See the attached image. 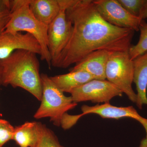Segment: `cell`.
Listing matches in <instances>:
<instances>
[{
    "instance_id": "obj_1",
    "label": "cell",
    "mask_w": 147,
    "mask_h": 147,
    "mask_svg": "<svg viewBox=\"0 0 147 147\" xmlns=\"http://www.w3.org/2000/svg\"><path fill=\"white\" fill-rule=\"evenodd\" d=\"M71 35L55 67L66 68L94 51H129L134 31L115 26L100 16L92 0H69L66 11Z\"/></svg>"
},
{
    "instance_id": "obj_2",
    "label": "cell",
    "mask_w": 147,
    "mask_h": 147,
    "mask_svg": "<svg viewBox=\"0 0 147 147\" xmlns=\"http://www.w3.org/2000/svg\"><path fill=\"white\" fill-rule=\"evenodd\" d=\"M36 54L25 50L13 52L1 61L2 66V86L21 88L41 101L42 85L39 63Z\"/></svg>"
},
{
    "instance_id": "obj_3",
    "label": "cell",
    "mask_w": 147,
    "mask_h": 147,
    "mask_svg": "<svg viewBox=\"0 0 147 147\" xmlns=\"http://www.w3.org/2000/svg\"><path fill=\"white\" fill-rule=\"evenodd\" d=\"M30 0H10L11 15L4 32L16 33L26 32L36 40L41 49L40 59L51 66L48 48V27L34 16L30 7Z\"/></svg>"
},
{
    "instance_id": "obj_4",
    "label": "cell",
    "mask_w": 147,
    "mask_h": 147,
    "mask_svg": "<svg viewBox=\"0 0 147 147\" xmlns=\"http://www.w3.org/2000/svg\"><path fill=\"white\" fill-rule=\"evenodd\" d=\"M42 96L41 104L35 113V119L49 117L56 126H61L64 115L76 107L71 96H65L45 74H41Z\"/></svg>"
},
{
    "instance_id": "obj_5",
    "label": "cell",
    "mask_w": 147,
    "mask_h": 147,
    "mask_svg": "<svg viewBox=\"0 0 147 147\" xmlns=\"http://www.w3.org/2000/svg\"><path fill=\"white\" fill-rule=\"evenodd\" d=\"M134 71L133 61L130 59L129 51L111 53L106 65V79L136 103L137 95L132 88Z\"/></svg>"
},
{
    "instance_id": "obj_6",
    "label": "cell",
    "mask_w": 147,
    "mask_h": 147,
    "mask_svg": "<svg viewBox=\"0 0 147 147\" xmlns=\"http://www.w3.org/2000/svg\"><path fill=\"white\" fill-rule=\"evenodd\" d=\"M60 10L58 16L48 27V48L51 66L55 67L71 35L72 25L67 18L66 11L69 0H59Z\"/></svg>"
},
{
    "instance_id": "obj_7",
    "label": "cell",
    "mask_w": 147,
    "mask_h": 147,
    "mask_svg": "<svg viewBox=\"0 0 147 147\" xmlns=\"http://www.w3.org/2000/svg\"><path fill=\"white\" fill-rule=\"evenodd\" d=\"M71 94L75 103L91 101L107 103L114 97L122 96L123 92L108 81L94 79L73 90Z\"/></svg>"
},
{
    "instance_id": "obj_8",
    "label": "cell",
    "mask_w": 147,
    "mask_h": 147,
    "mask_svg": "<svg viewBox=\"0 0 147 147\" xmlns=\"http://www.w3.org/2000/svg\"><path fill=\"white\" fill-rule=\"evenodd\" d=\"M93 1L100 16L109 24L119 28L139 31L142 20L128 13L118 0H95Z\"/></svg>"
},
{
    "instance_id": "obj_9",
    "label": "cell",
    "mask_w": 147,
    "mask_h": 147,
    "mask_svg": "<svg viewBox=\"0 0 147 147\" xmlns=\"http://www.w3.org/2000/svg\"><path fill=\"white\" fill-rule=\"evenodd\" d=\"M82 111L81 115L73 116L74 120L76 122L82 116L89 114H97L102 118L119 119L129 117L136 120L144 127L146 134V137L141 141L139 147H147V119L140 115L133 106L118 107L110 105V103L97 104L92 106L84 105L82 106Z\"/></svg>"
},
{
    "instance_id": "obj_10",
    "label": "cell",
    "mask_w": 147,
    "mask_h": 147,
    "mask_svg": "<svg viewBox=\"0 0 147 147\" xmlns=\"http://www.w3.org/2000/svg\"><path fill=\"white\" fill-rule=\"evenodd\" d=\"M25 50L41 55L39 43L31 35L26 33L3 32L0 35V60L5 59L16 50Z\"/></svg>"
},
{
    "instance_id": "obj_11",
    "label": "cell",
    "mask_w": 147,
    "mask_h": 147,
    "mask_svg": "<svg viewBox=\"0 0 147 147\" xmlns=\"http://www.w3.org/2000/svg\"><path fill=\"white\" fill-rule=\"evenodd\" d=\"M111 52L107 50L94 51L76 63L69 71H82L88 73L94 79L105 80V69Z\"/></svg>"
},
{
    "instance_id": "obj_12",
    "label": "cell",
    "mask_w": 147,
    "mask_h": 147,
    "mask_svg": "<svg viewBox=\"0 0 147 147\" xmlns=\"http://www.w3.org/2000/svg\"><path fill=\"white\" fill-rule=\"evenodd\" d=\"M134 77L137 90L136 105L142 110L144 105H147V52L133 60Z\"/></svg>"
},
{
    "instance_id": "obj_13",
    "label": "cell",
    "mask_w": 147,
    "mask_h": 147,
    "mask_svg": "<svg viewBox=\"0 0 147 147\" xmlns=\"http://www.w3.org/2000/svg\"><path fill=\"white\" fill-rule=\"evenodd\" d=\"M29 5L34 16L48 27L60 10L59 0H30Z\"/></svg>"
},
{
    "instance_id": "obj_14",
    "label": "cell",
    "mask_w": 147,
    "mask_h": 147,
    "mask_svg": "<svg viewBox=\"0 0 147 147\" xmlns=\"http://www.w3.org/2000/svg\"><path fill=\"white\" fill-rule=\"evenodd\" d=\"M50 79L60 90L71 94L73 90L94 79L85 71H70L66 74L50 76Z\"/></svg>"
},
{
    "instance_id": "obj_15",
    "label": "cell",
    "mask_w": 147,
    "mask_h": 147,
    "mask_svg": "<svg viewBox=\"0 0 147 147\" xmlns=\"http://www.w3.org/2000/svg\"><path fill=\"white\" fill-rule=\"evenodd\" d=\"M40 123L39 122H26L15 127L12 140L20 147H32L39 137Z\"/></svg>"
},
{
    "instance_id": "obj_16",
    "label": "cell",
    "mask_w": 147,
    "mask_h": 147,
    "mask_svg": "<svg viewBox=\"0 0 147 147\" xmlns=\"http://www.w3.org/2000/svg\"><path fill=\"white\" fill-rule=\"evenodd\" d=\"M32 147H64L53 130L40 122L39 137Z\"/></svg>"
},
{
    "instance_id": "obj_17",
    "label": "cell",
    "mask_w": 147,
    "mask_h": 147,
    "mask_svg": "<svg viewBox=\"0 0 147 147\" xmlns=\"http://www.w3.org/2000/svg\"><path fill=\"white\" fill-rule=\"evenodd\" d=\"M140 34L137 44L131 46L129 50V54L132 60L147 52V23L142 20L139 28Z\"/></svg>"
},
{
    "instance_id": "obj_18",
    "label": "cell",
    "mask_w": 147,
    "mask_h": 147,
    "mask_svg": "<svg viewBox=\"0 0 147 147\" xmlns=\"http://www.w3.org/2000/svg\"><path fill=\"white\" fill-rule=\"evenodd\" d=\"M118 1L128 13L139 18L146 0H118Z\"/></svg>"
},
{
    "instance_id": "obj_19",
    "label": "cell",
    "mask_w": 147,
    "mask_h": 147,
    "mask_svg": "<svg viewBox=\"0 0 147 147\" xmlns=\"http://www.w3.org/2000/svg\"><path fill=\"white\" fill-rule=\"evenodd\" d=\"M11 13L10 0H0V35L5 31Z\"/></svg>"
},
{
    "instance_id": "obj_20",
    "label": "cell",
    "mask_w": 147,
    "mask_h": 147,
    "mask_svg": "<svg viewBox=\"0 0 147 147\" xmlns=\"http://www.w3.org/2000/svg\"><path fill=\"white\" fill-rule=\"evenodd\" d=\"M14 127L8 121L0 119V147L13 139Z\"/></svg>"
},
{
    "instance_id": "obj_21",
    "label": "cell",
    "mask_w": 147,
    "mask_h": 147,
    "mask_svg": "<svg viewBox=\"0 0 147 147\" xmlns=\"http://www.w3.org/2000/svg\"><path fill=\"white\" fill-rule=\"evenodd\" d=\"M139 18L142 20L147 19V0H146V3L142 9Z\"/></svg>"
},
{
    "instance_id": "obj_22",
    "label": "cell",
    "mask_w": 147,
    "mask_h": 147,
    "mask_svg": "<svg viewBox=\"0 0 147 147\" xmlns=\"http://www.w3.org/2000/svg\"><path fill=\"white\" fill-rule=\"evenodd\" d=\"M2 66L1 61L0 60V86H2Z\"/></svg>"
}]
</instances>
